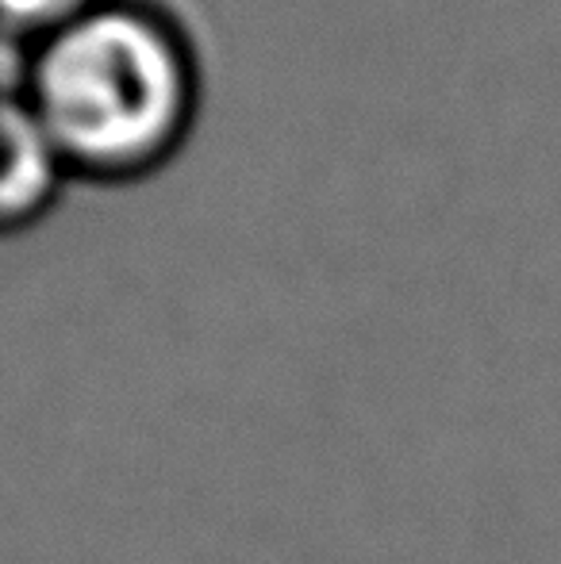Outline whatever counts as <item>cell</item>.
I'll return each mask as SVG.
<instances>
[{
	"label": "cell",
	"instance_id": "6da1fadb",
	"mask_svg": "<svg viewBox=\"0 0 561 564\" xmlns=\"http://www.w3.org/2000/svg\"><path fill=\"white\" fill-rule=\"evenodd\" d=\"M23 100L66 173L131 181L185 142L201 77L185 35L165 15L131 0H105L39 39Z\"/></svg>",
	"mask_w": 561,
	"mask_h": 564
},
{
	"label": "cell",
	"instance_id": "3957f363",
	"mask_svg": "<svg viewBox=\"0 0 561 564\" xmlns=\"http://www.w3.org/2000/svg\"><path fill=\"white\" fill-rule=\"evenodd\" d=\"M97 4L105 0H0V35L39 43Z\"/></svg>",
	"mask_w": 561,
	"mask_h": 564
},
{
	"label": "cell",
	"instance_id": "7a4b0ae2",
	"mask_svg": "<svg viewBox=\"0 0 561 564\" xmlns=\"http://www.w3.org/2000/svg\"><path fill=\"white\" fill-rule=\"evenodd\" d=\"M62 181L66 165L23 93H0V235L35 224L58 196Z\"/></svg>",
	"mask_w": 561,
	"mask_h": 564
}]
</instances>
